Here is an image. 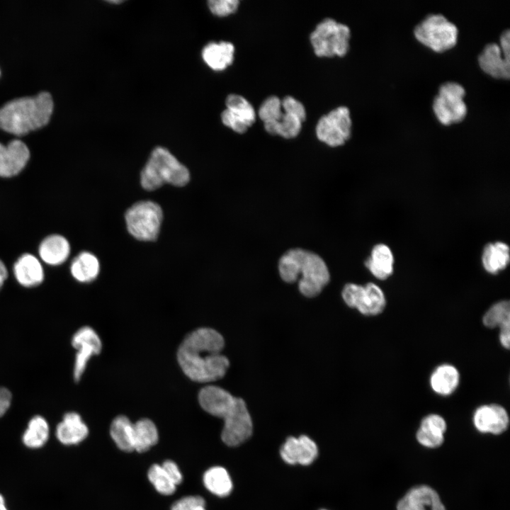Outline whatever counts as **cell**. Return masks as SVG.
<instances>
[{"instance_id": "cell-30", "label": "cell", "mask_w": 510, "mask_h": 510, "mask_svg": "<svg viewBox=\"0 0 510 510\" xmlns=\"http://www.w3.org/2000/svg\"><path fill=\"white\" fill-rule=\"evenodd\" d=\"M110 434L120 450L125 452L134 450L133 423L124 415L113 419L110 426Z\"/></svg>"}, {"instance_id": "cell-16", "label": "cell", "mask_w": 510, "mask_h": 510, "mask_svg": "<svg viewBox=\"0 0 510 510\" xmlns=\"http://www.w3.org/2000/svg\"><path fill=\"white\" fill-rule=\"evenodd\" d=\"M480 68L487 74L497 79H508L510 75V60L503 54L499 44H487L477 57Z\"/></svg>"}, {"instance_id": "cell-17", "label": "cell", "mask_w": 510, "mask_h": 510, "mask_svg": "<svg viewBox=\"0 0 510 510\" xmlns=\"http://www.w3.org/2000/svg\"><path fill=\"white\" fill-rule=\"evenodd\" d=\"M55 434L62 444L75 445L87 437L89 429L81 415L71 411L64 414L62 421L57 425Z\"/></svg>"}, {"instance_id": "cell-6", "label": "cell", "mask_w": 510, "mask_h": 510, "mask_svg": "<svg viewBox=\"0 0 510 510\" xmlns=\"http://www.w3.org/2000/svg\"><path fill=\"white\" fill-rule=\"evenodd\" d=\"M125 219L128 232L136 239L152 242L157 239L163 220L162 208L152 200H140L129 208Z\"/></svg>"}, {"instance_id": "cell-45", "label": "cell", "mask_w": 510, "mask_h": 510, "mask_svg": "<svg viewBox=\"0 0 510 510\" xmlns=\"http://www.w3.org/2000/svg\"><path fill=\"white\" fill-rule=\"evenodd\" d=\"M0 510H7L4 497L0 494Z\"/></svg>"}, {"instance_id": "cell-14", "label": "cell", "mask_w": 510, "mask_h": 510, "mask_svg": "<svg viewBox=\"0 0 510 510\" xmlns=\"http://www.w3.org/2000/svg\"><path fill=\"white\" fill-rule=\"evenodd\" d=\"M30 158L26 144L19 140H13L7 145L0 143V176L12 177L18 174Z\"/></svg>"}, {"instance_id": "cell-36", "label": "cell", "mask_w": 510, "mask_h": 510, "mask_svg": "<svg viewBox=\"0 0 510 510\" xmlns=\"http://www.w3.org/2000/svg\"><path fill=\"white\" fill-rule=\"evenodd\" d=\"M239 3L237 0H210L208 1V5L214 15L222 17L235 12Z\"/></svg>"}, {"instance_id": "cell-20", "label": "cell", "mask_w": 510, "mask_h": 510, "mask_svg": "<svg viewBox=\"0 0 510 510\" xmlns=\"http://www.w3.org/2000/svg\"><path fill=\"white\" fill-rule=\"evenodd\" d=\"M446 428V422L441 415L429 414L421 421L419 429L416 434V439L423 446L437 448L443 442V434Z\"/></svg>"}, {"instance_id": "cell-26", "label": "cell", "mask_w": 510, "mask_h": 510, "mask_svg": "<svg viewBox=\"0 0 510 510\" xmlns=\"http://www.w3.org/2000/svg\"><path fill=\"white\" fill-rule=\"evenodd\" d=\"M72 277L79 283H88L94 281L100 272V264L97 257L88 251L78 254L70 266Z\"/></svg>"}, {"instance_id": "cell-29", "label": "cell", "mask_w": 510, "mask_h": 510, "mask_svg": "<svg viewBox=\"0 0 510 510\" xmlns=\"http://www.w3.org/2000/svg\"><path fill=\"white\" fill-rule=\"evenodd\" d=\"M49 434L47 421L42 416L37 414L29 420L22 436L23 443L28 448H40L47 442Z\"/></svg>"}, {"instance_id": "cell-34", "label": "cell", "mask_w": 510, "mask_h": 510, "mask_svg": "<svg viewBox=\"0 0 510 510\" xmlns=\"http://www.w3.org/2000/svg\"><path fill=\"white\" fill-rule=\"evenodd\" d=\"M147 476L159 493L171 495L175 492L176 486L166 475L161 465H152L148 470Z\"/></svg>"}, {"instance_id": "cell-24", "label": "cell", "mask_w": 510, "mask_h": 510, "mask_svg": "<svg viewBox=\"0 0 510 510\" xmlns=\"http://www.w3.org/2000/svg\"><path fill=\"white\" fill-rule=\"evenodd\" d=\"M394 257L390 247L378 244L373 248L370 257L366 261V266L378 279L385 280L393 273Z\"/></svg>"}, {"instance_id": "cell-23", "label": "cell", "mask_w": 510, "mask_h": 510, "mask_svg": "<svg viewBox=\"0 0 510 510\" xmlns=\"http://www.w3.org/2000/svg\"><path fill=\"white\" fill-rule=\"evenodd\" d=\"M234 47L226 41L209 42L203 49L202 57L205 64L215 71H222L232 64Z\"/></svg>"}, {"instance_id": "cell-9", "label": "cell", "mask_w": 510, "mask_h": 510, "mask_svg": "<svg viewBox=\"0 0 510 510\" xmlns=\"http://www.w3.org/2000/svg\"><path fill=\"white\" fill-rule=\"evenodd\" d=\"M465 95V88L456 81H446L439 86L432 108L441 123L450 125L465 118L468 110Z\"/></svg>"}, {"instance_id": "cell-44", "label": "cell", "mask_w": 510, "mask_h": 510, "mask_svg": "<svg viewBox=\"0 0 510 510\" xmlns=\"http://www.w3.org/2000/svg\"><path fill=\"white\" fill-rule=\"evenodd\" d=\"M8 270L4 262L0 259V290L8 278Z\"/></svg>"}, {"instance_id": "cell-7", "label": "cell", "mask_w": 510, "mask_h": 510, "mask_svg": "<svg viewBox=\"0 0 510 510\" xmlns=\"http://www.w3.org/2000/svg\"><path fill=\"white\" fill-rule=\"evenodd\" d=\"M418 41L436 52H443L457 42L458 30L455 24L441 13H431L414 29Z\"/></svg>"}, {"instance_id": "cell-19", "label": "cell", "mask_w": 510, "mask_h": 510, "mask_svg": "<svg viewBox=\"0 0 510 510\" xmlns=\"http://www.w3.org/2000/svg\"><path fill=\"white\" fill-rule=\"evenodd\" d=\"M13 274L17 282L26 288L40 285L45 278L40 262L30 254H23L18 259L13 266Z\"/></svg>"}, {"instance_id": "cell-27", "label": "cell", "mask_w": 510, "mask_h": 510, "mask_svg": "<svg viewBox=\"0 0 510 510\" xmlns=\"http://www.w3.org/2000/svg\"><path fill=\"white\" fill-rule=\"evenodd\" d=\"M159 434L154 423L149 419H141L133 423L134 450L143 453L154 446Z\"/></svg>"}, {"instance_id": "cell-4", "label": "cell", "mask_w": 510, "mask_h": 510, "mask_svg": "<svg viewBox=\"0 0 510 510\" xmlns=\"http://www.w3.org/2000/svg\"><path fill=\"white\" fill-rule=\"evenodd\" d=\"M53 110L47 92L13 100L0 108V129L21 136L46 125Z\"/></svg>"}, {"instance_id": "cell-18", "label": "cell", "mask_w": 510, "mask_h": 510, "mask_svg": "<svg viewBox=\"0 0 510 510\" xmlns=\"http://www.w3.org/2000/svg\"><path fill=\"white\" fill-rule=\"evenodd\" d=\"M280 454L288 464L308 465L314 456V447L307 436L288 437L280 448Z\"/></svg>"}, {"instance_id": "cell-25", "label": "cell", "mask_w": 510, "mask_h": 510, "mask_svg": "<svg viewBox=\"0 0 510 510\" xmlns=\"http://www.w3.org/2000/svg\"><path fill=\"white\" fill-rule=\"evenodd\" d=\"M510 261L509 246L502 242L489 243L484 247L482 263L487 272L497 274L505 269Z\"/></svg>"}, {"instance_id": "cell-40", "label": "cell", "mask_w": 510, "mask_h": 510, "mask_svg": "<svg viewBox=\"0 0 510 510\" xmlns=\"http://www.w3.org/2000/svg\"><path fill=\"white\" fill-rule=\"evenodd\" d=\"M161 465L176 486L182 482V474L178 465L174 461L167 460H165Z\"/></svg>"}, {"instance_id": "cell-21", "label": "cell", "mask_w": 510, "mask_h": 510, "mask_svg": "<svg viewBox=\"0 0 510 510\" xmlns=\"http://www.w3.org/2000/svg\"><path fill=\"white\" fill-rule=\"evenodd\" d=\"M70 253L67 239L60 234H51L45 237L40 244L39 255L42 260L51 266L64 263Z\"/></svg>"}, {"instance_id": "cell-41", "label": "cell", "mask_w": 510, "mask_h": 510, "mask_svg": "<svg viewBox=\"0 0 510 510\" xmlns=\"http://www.w3.org/2000/svg\"><path fill=\"white\" fill-rule=\"evenodd\" d=\"M13 402V394L8 387H0V417L9 410Z\"/></svg>"}, {"instance_id": "cell-42", "label": "cell", "mask_w": 510, "mask_h": 510, "mask_svg": "<svg viewBox=\"0 0 510 510\" xmlns=\"http://www.w3.org/2000/svg\"><path fill=\"white\" fill-rule=\"evenodd\" d=\"M510 33L509 30H504L499 37V47L504 56L510 60Z\"/></svg>"}, {"instance_id": "cell-1", "label": "cell", "mask_w": 510, "mask_h": 510, "mask_svg": "<svg viewBox=\"0 0 510 510\" xmlns=\"http://www.w3.org/2000/svg\"><path fill=\"white\" fill-rule=\"evenodd\" d=\"M225 341L216 330L202 327L188 334L177 351V361L191 380L209 382L222 378L230 361L221 354Z\"/></svg>"}, {"instance_id": "cell-2", "label": "cell", "mask_w": 510, "mask_h": 510, "mask_svg": "<svg viewBox=\"0 0 510 510\" xmlns=\"http://www.w3.org/2000/svg\"><path fill=\"white\" fill-rule=\"evenodd\" d=\"M198 402L205 412L224 420L221 438L226 445L237 446L251 436L252 421L242 399L220 387L208 385L200 390Z\"/></svg>"}, {"instance_id": "cell-12", "label": "cell", "mask_w": 510, "mask_h": 510, "mask_svg": "<svg viewBox=\"0 0 510 510\" xmlns=\"http://www.w3.org/2000/svg\"><path fill=\"white\" fill-rule=\"evenodd\" d=\"M71 346L76 350L73 366V379L81 380L91 357L99 354L102 341L98 333L90 326L79 328L72 336Z\"/></svg>"}, {"instance_id": "cell-8", "label": "cell", "mask_w": 510, "mask_h": 510, "mask_svg": "<svg viewBox=\"0 0 510 510\" xmlns=\"http://www.w3.org/2000/svg\"><path fill=\"white\" fill-rule=\"evenodd\" d=\"M350 35L347 26L332 18H325L312 32L310 40L317 56L342 57L348 52Z\"/></svg>"}, {"instance_id": "cell-15", "label": "cell", "mask_w": 510, "mask_h": 510, "mask_svg": "<svg viewBox=\"0 0 510 510\" xmlns=\"http://www.w3.org/2000/svg\"><path fill=\"white\" fill-rule=\"evenodd\" d=\"M446 510L438 493L426 485L410 489L399 501L397 510Z\"/></svg>"}, {"instance_id": "cell-39", "label": "cell", "mask_w": 510, "mask_h": 510, "mask_svg": "<svg viewBox=\"0 0 510 510\" xmlns=\"http://www.w3.org/2000/svg\"><path fill=\"white\" fill-rule=\"evenodd\" d=\"M222 123L237 133H244L249 128L240 118L227 108L221 113Z\"/></svg>"}, {"instance_id": "cell-38", "label": "cell", "mask_w": 510, "mask_h": 510, "mask_svg": "<svg viewBox=\"0 0 510 510\" xmlns=\"http://www.w3.org/2000/svg\"><path fill=\"white\" fill-rule=\"evenodd\" d=\"M282 109L285 113L293 115L302 122L306 118V111L304 106L292 96H285L281 101Z\"/></svg>"}, {"instance_id": "cell-28", "label": "cell", "mask_w": 510, "mask_h": 510, "mask_svg": "<svg viewBox=\"0 0 510 510\" xmlns=\"http://www.w3.org/2000/svg\"><path fill=\"white\" fill-rule=\"evenodd\" d=\"M203 484L208 491L220 497L229 495L233 487L228 472L220 466H214L205 471Z\"/></svg>"}, {"instance_id": "cell-33", "label": "cell", "mask_w": 510, "mask_h": 510, "mask_svg": "<svg viewBox=\"0 0 510 510\" xmlns=\"http://www.w3.org/2000/svg\"><path fill=\"white\" fill-rule=\"evenodd\" d=\"M225 104L227 110L243 120L249 127L255 122L254 109L243 96L238 94H230L227 97Z\"/></svg>"}, {"instance_id": "cell-10", "label": "cell", "mask_w": 510, "mask_h": 510, "mask_svg": "<svg viewBox=\"0 0 510 510\" xmlns=\"http://www.w3.org/2000/svg\"><path fill=\"white\" fill-rule=\"evenodd\" d=\"M342 298L346 304L357 309L366 316H375L383 312L386 298L382 289L373 283L363 286L347 283L342 290Z\"/></svg>"}, {"instance_id": "cell-13", "label": "cell", "mask_w": 510, "mask_h": 510, "mask_svg": "<svg viewBox=\"0 0 510 510\" xmlns=\"http://www.w3.org/2000/svg\"><path fill=\"white\" fill-rule=\"evenodd\" d=\"M472 421L478 431L494 435L504 432L509 424L506 409L498 404H484L477 407Z\"/></svg>"}, {"instance_id": "cell-5", "label": "cell", "mask_w": 510, "mask_h": 510, "mask_svg": "<svg viewBox=\"0 0 510 510\" xmlns=\"http://www.w3.org/2000/svg\"><path fill=\"white\" fill-rule=\"evenodd\" d=\"M190 180L188 169L167 149L155 147L140 174V183L147 191H154L164 183L181 187Z\"/></svg>"}, {"instance_id": "cell-11", "label": "cell", "mask_w": 510, "mask_h": 510, "mask_svg": "<svg viewBox=\"0 0 510 510\" xmlns=\"http://www.w3.org/2000/svg\"><path fill=\"white\" fill-rule=\"evenodd\" d=\"M352 122L349 109L339 106L320 118L316 125L319 140L330 147L344 144L351 133Z\"/></svg>"}, {"instance_id": "cell-37", "label": "cell", "mask_w": 510, "mask_h": 510, "mask_svg": "<svg viewBox=\"0 0 510 510\" xmlns=\"http://www.w3.org/2000/svg\"><path fill=\"white\" fill-rule=\"evenodd\" d=\"M205 500L199 496H188L176 501L171 510H206Z\"/></svg>"}, {"instance_id": "cell-31", "label": "cell", "mask_w": 510, "mask_h": 510, "mask_svg": "<svg viewBox=\"0 0 510 510\" xmlns=\"http://www.w3.org/2000/svg\"><path fill=\"white\" fill-rule=\"evenodd\" d=\"M302 123L296 116L283 111L278 120L273 123H266L264 125L266 131L269 134L279 135L285 139H291L295 137L300 133Z\"/></svg>"}, {"instance_id": "cell-22", "label": "cell", "mask_w": 510, "mask_h": 510, "mask_svg": "<svg viewBox=\"0 0 510 510\" xmlns=\"http://www.w3.org/2000/svg\"><path fill=\"white\" fill-rule=\"evenodd\" d=\"M429 382L435 393L441 396H449L459 385L460 373L453 365L441 364L432 372Z\"/></svg>"}, {"instance_id": "cell-43", "label": "cell", "mask_w": 510, "mask_h": 510, "mask_svg": "<svg viewBox=\"0 0 510 510\" xmlns=\"http://www.w3.org/2000/svg\"><path fill=\"white\" fill-rule=\"evenodd\" d=\"M499 329L500 344L504 348L509 349L510 345V322L502 325Z\"/></svg>"}, {"instance_id": "cell-32", "label": "cell", "mask_w": 510, "mask_h": 510, "mask_svg": "<svg viewBox=\"0 0 510 510\" xmlns=\"http://www.w3.org/2000/svg\"><path fill=\"white\" fill-rule=\"evenodd\" d=\"M482 322L489 329L500 327L510 322L509 301L502 300L492 305L483 315Z\"/></svg>"}, {"instance_id": "cell-3", "label": "cell", "mask_w": 510, "mask_h": 510, "mask_svg": "<svg viewBox=\"0 0 510 510\" xmlns=\"http://www.w3.org/2000/svg\"><path fill=\"white\" fill-rule=\"evenodd\" d=\"M278 271L287 283L299 280L298 288L306 297L317 295L329 283L330 276L324 261L317 254L302 249H292L279 259Z\"/></svg>"}, {"instance_id": "cell-35", "label": "cell", "mask_w": 510, "mask_h": 510, "mask_svg": "<svg viewBox=\"0 0 510 510\" xmlns=\"http://www.w3.org/2000/svg\"><path fill=\"white\" fill-rule=\"evenodd\" d=\"M283 113L281 101L275 96L267 98L259 107L258 112L264 123L276 122Z\"/></svg>"}]
</instances>
